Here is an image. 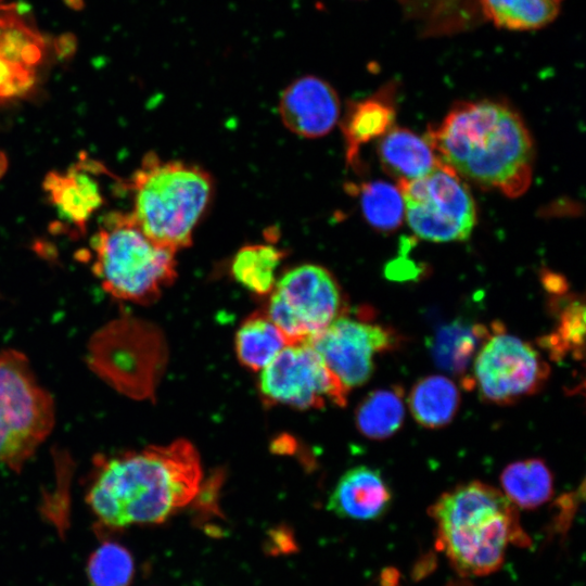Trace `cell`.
<instances>
[{
  "label": "cell",
  "mask_w": 586,
  "mask_h": 586,
  "mask_svg": "<svg viewBox=\"0 0 586 586\" xmlns=\"http://www.w3.org/2000/svg\"><path fill=\"white\" fill-rule=\"evenodd\" d=\"M201 477L199 455L184 440L99 455L86 502L101 527L162 523L196 496Z\"/></svg>",
  "instance_id": "1"
},
{
  "label": "cell",
  "mask_w": 586,
  "mask_h": 586,
  "mask_svg": "<svg viewBox=\"0 0 586 586\" xmlns=\"http://www.w3.org/2000/svg\"><path fill=\"white\" fill-rule=\"evenodd\" d=\"M426 139L441 163L480 187L515 198L531 183L532 137L520 114L506 103L459 102Z\"/></svg>",
  "instance_id": "2"
},
{
  "label": "cell",
  "mask_w": 586,
  "mask_h": 586,
  "mask_svg": "<svg viewBox=\"0 0 586 586\" xmlns=\"http://www.w3.org/2000/svg\"><path fill=\"white\" fill-rule=\"evenodd\" d=\"M436 545L462 576H484L502 564L510 544L530 539L514 505L499 489L469 482L442 494L430 507Z\"/></svg>",
  "instance_id": "3"
},
{
  "label": "cell",
  "mask_w": 586,
  "mask_h": 586,
  "mask_svg": "<svg viewBox=\"0 0 586 586\" xmlns=\"http://www.w3.org/2000/svg\"><path fill=\"white\" fill-rule=\"evenodd\" d=\"M127 188L137 224L152 240L174 252L191 243L213 191L212 179L203 169L163 161L152 153L143 157Z\"/></svg>",
  "instance_id": "4"
},
{
  "label": "cell",
  "mask_w": 586,
  "mask_h": 586,
  "mask_svg": "<svg viewBox=\"0 0 586 586\" xmlns=\"http://www.w3.org/2000/svg\"><path fill=\"white\" fill-rule=\"evenodd\" d=\"M175 253L152 240L130 212L113 211L91 238V270L112 297L149 304L177 277Z\"/></svg>",
  "instance_id": "5"
},
{
  "label": "cell",
  "mask_w": 586,
  "mask_h": 586,
  "mask_svg": "<svg viewBox=\"0 0 586 586\" xmlns=\"http://www.w3.org/2000/svg\"><path fill=\"white\" fill-rule=\"evenodd\" d=\"M54 402L18 351H0V464L20 471L51 433Z\"/></svg>",
  "instance_id": "6"
},
{
  "label": "cell",
  "mask_w": 586,
  "mask_h": 586,
  "mask_svg": "<svg viewBox=\"0 0 586 586\" xmlns=\"http://www.w3.org/2000/svg\"><path fill=\"white\" fill-rule=\"evenodd\" d=\"M411 230L432 242L466 240L476 221L474 200L461 177L441 163L428 175L399 183Z\"/></svg>",
  "instance_id": "7"
},
{
  "label": "cell",
  "mask_w": 586,
  "mask_h": 586,
  "mask_svg": "<svg viewBox=\"0 0 586 586\" xmlns=\"http://www.w3.org/2000/svg\"><path fill=\"white\" fill-rule=\"evenodd\" d=\"M161 340L152 326L124 317L106 323L89 344V365L107 383L135 397L148 396L161 367Z\"/></svg>",
  "instance_id": "8"
},
{
  "label": "cell",
  "mask_w": 586,
  "mask_h": 586,
  "mask_svg": "<svg viewBox=\"0 0 586 586\" xmlns=\"http://www.w3.org/2000/svg\"><path fill=\"white\" fill-rule=\"evenodd\" d=\"M270 293L266 314L289 345L308 341L339 317L341 310L340 288L332 275L318 265L291 269Z\"/></svg>",
  "instance_id": "9"
},
{
  "label": "cell",
  "mask_w": 586,
  "mask_h": 586,
  "mask_svg": "<svg viewBox=\"0 0 586 586\" xmlns=\"http://www.w3.org/2000/svg\"><path fill=\"white\" fill-rule=\"evenodd\" d=\"M258 390L268 405L298 409L344 406L348 390L307 343L286 345L265 368Z\"/></svg>",
  "instance_id": "10"
},
{
  "label": "cell",
  "mask_w": 586,
  "mask_h": 586,
  "mask_svg": "<svg viewBox=\"0 0 586 586\" xmlns=\"http://www.w3.org/2000/svg\"><path fill=\"white\" fill-rule=\"evenodd\" d=\"M548 373L547 364L530 343L495 330L474 358L472 383L483 399L510 404L538 391Z\"/></svg>",
  "instance_id": "11"
},
{
  "label": "cell",
  "mask_w": 586,
  "mask_h": 586,
  "mask_svg": "<svg viewBox=\"0 0 586 586\" xmlns=\"http://www.w3.org/2000/svg\"><path fill=\"white\" fill-rule=\"evenodd\" d=\"M305 343L349 390L370 379L374 356L392 347L394 336L380 324L339 316Z\"/></svg>",
  "instance_id": "12"
},
{
  "label": "cell",
  "mask_w": 586,
  "mask_h": 586,
  "mask_svg": "<svg viewBox=\"0 0 586 586\" xmlns=\"http://www.w3.org/2000/svg\"><path fill=\"white\" fill-rule=\"evenodd\" d=\"M104 170L98 162L84 156L64 170L49 173L43 180L49 203L74 233H84L104 203L100 181V174Z\"/></svg>",
  "instance_id": "13"
},
{
  "label": "cell",
  "mask_w": 586,
  "mask_h": 586,
  "mask_svg": "<svg viewBox=\"0 0 586 586\" xmlns=\"http://www.w3.org/2000/svg\"><path fill=\"white\" fill-rule=\"evenodd\" d=\"M279 115L283 125L303 138H320L339 120L341 103L335 89L315 75L294 79L282 91Z\"/></svg>",
  "instance_id": "14"
},
{
  "label": "cell",
  "mask_w": 586,
  "mask_h": 586,
  "mask_svg": "<svg viewBox=\"0 0 586 586\" xmlns=\"http://www.w3.org/2000/svg\"><path fill=\"white\" fill-rule=\"evenodd\" d=\"M391 501V489L380 471L358 466L336 482L327 509L341 518L368 521L384 514Z\"/></svg>",
  "instance_id": "15"
},
{
  "label": "cell",
  "mask_w": 586,
  "mask_h": 586,
  "mask_svg": "<svg viewBox=\"0 0 586 586\" xmlns=\"http://www.w3.org/2000/svg\"><path fill=\"white\" fill-rule=\"evenodd\" d=\"M394 86H385L374 94L351 102L342 122L347 161L353 163L359 148L381 138L395 120Z\"/></svg>",
  "instance_id": "16"
},
{
  "label": "cell",
  "mask_w": 586,
  "mask_h": 586,
  "mask_svg": "<svg viewBox=\"0 0 586 586\" xmlns=\"http://www.w3.org/2000/svg\"><path fill=\"white\" fill-rule=\"evenodd\" d=\"M379 158L399 183L421 178L441 164L426 138L405 128H391L381 138Z\"/></svg>",
  "instance_id": "17"
},
{
  "label": "cell",
  "mask_w": 586,
  "mask_h": 586,
  "mask_svg": "<svg viewBox=\"0 0 586 586\" xmlns=\"http://www.w3.org/2000/svg\"><path fill=\"white\" fill-rule=\"evenodd\" d=\"M460 403L456 384L445 375L433 374L419 380L409 394L412 417L422 426L438 429L454 419Z\"/></svg>",
  "instance_id": "18"
},
{
  "label": "cell",
  "mask_w": 586,
  "mask_h": 586,
  "mask_svg": "<svg viewBox=\"0 0 586 586\" xmlns=\"http://www.w3.org/2000/svg\"><path fill=\"white\" fill-rule=\"evenodd\" d=\"M505 496L522 509H534L553 494V477L544 460L532 458L508 464L500 474Z\"/></svg>",
  "instance_id": "19"
},
{
  "label": "cell",
  "mask_w": 586,
  "mask_h": 586,
  "mask_svg": "<svg viewBox=\"0 0 586 586\" xmlns=\"http://www.w3.org/2000/svg\"><path fill=\"white\" fill-rule=\"evenodd\" d=\"M563 0H480L483 15L496 27L526 31L551 24Z\"/></svg>",
  "instance_id": "20"
},
{
  "label": "cell",
  "mask_w": 586,
  "mask_h": 586,
  "mask_svg": "<svg viewBox=\"0 0 586 586\" xmlns=\"http://www.w3.org/2000/svg\"><path fill=\"white\" fill-rule=\"evenodd\" d=\"M286 345L283 333L267 314H254L238 329L234 346L240 362L251 370L265 368Z\"/></svg>",
  "instance_id": "21"
},
{
  "label": "cell",
  "mask_w": 586,
  "mask_h": 586,
  "mask_svg": "<svg viewBox=\"0 0 586 586\" xmlns=\"http://www.w3.org/2000/svg\"><path fill=\"white\" fill-rule=\"evenodd\" d=\"M405 418V405L399 387L375 390L359 404L355 422L359 432L371 440H385L395 434Z\"/></svg>",
  "instance_id": "22"
},
{
  "label": "cell",
  "mask_w": 586,
  "mask_h": 586,
  "mask_svg": "<svg viewBox=\"0 0 586 586\" xmlns=\"http://www.w3.org/2000/svg\"><path fill=\"white\" fill-rule=\"evenodd\" d=\"M281 259L282 252L272 245H246L233 257L231 273L249 291L266 295L276 284V271Z\"/></svg>",
  "instance_id": "23"
},
{
  "label": "cell",
  "mask_w": 586,
  "mask_h": 586,
  "mask_svg": "<svg viewBox=\"0 0 586 586\" xmlns=\"http://www.w3.org/2000/svg\"><path fill=\"white\" fill-rule=\"evenodd\" d=\"M483 326L453 324L434 337L432 354L438 366L453 373H462L470 364L479 342L488 336Z\"/></svg>",
  "instance_id": "24"
},
{
  "label": "cell",
  "mask_w": 586,
  "mask_h": 586,
  "mask_svg": "<svg viewBox=\"0 0 586 586\" xmlns=\"http://www.w3.org/2000/svg\"><path fill=\"white\" fill-rule=\"evenodd\" d=\"M86 571L91 586H129L135 576V562L125 546L107 540L89 556Z\"/></svg>",
  "instance_id": "25"
},
{
  "label": "cell",
  "mask_w": 586,
  "mask_h": 586,
  "mask_svg": "<svg viewBox=\"0 0 586 586\" xmlns=\"http://www.w3.org/2000/svg\"><path fill=\"white\" fill-rule=\"evenodd\" d=\"M360 206L370 226L383 231L396 229L405 216L399 188L383 181L369 182L361 188Z\"/></svg>",
  "instance_id": "26"
},
{
  "label": "cell",
  "mask_w": 586,
  "mask_h": 586,
  "mask_svg": "<svg viewBox=\"0 0 586 586\" xmlns=\"http://www.w3.org/2000/svg\"><path fill=\"white\" fill-rule=\"evenodd\" d=\"M37 81L38 71L18 63L0 46V110L30 95Z\"/></svg>",
  "instance_id": "27"
},
{
  "label": "cell",
  "mask_w": 586,
  "mask_h": 586,
  "mask_svg": "<svg viewBox=\"0 0 586 586\" xmlns=\"http://www.w3.org/2000/svg\"><path fill=\"white\" fill-rule=\"evenodd\" d=\"M585 307L583 303L574 301L568 304L560 314L559 327L556 333L546 339V345L553 353L564 355L572 352L581 356L584 346Z\"/></svg>",
  "instance_id": "28"
},
{
  "label": "cell",
  "mask_w": 586,
  "mask_h": 586,
  "mask_svg": "<svg viewBox=\"0 0 586 586\" xmlns=\"http://www.w3.org/2000/svg\"><path fill=\"white\" fill-rule=\"evenodd\" d=\"M450 586H464V585H450Z\"/></svg>",
  "instance_id": "29"
}]
</instances>
